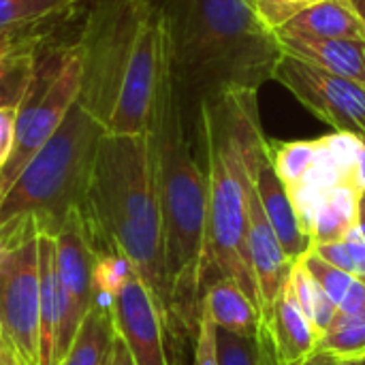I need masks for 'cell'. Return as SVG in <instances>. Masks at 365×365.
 <instances>
[{
    "instance_id": "16",
    "label": "cell",
    "mask_w": 365,
    "mask_h": 365,
    "mask_svg": "<svg viewBox=\"0 0 365 365\" xmlns=\"http://www.w3.org/2000/svg\"><path fill=\"white\" fill-rule=\"evenodd\" d=\"M201 310L210 317L216 329H225L235 336L252 338L263 327L261 310L244 289L229 278L214 280L205 287L201 295Z\"/></svg>"
},
{
    "instance_id": "18",
    "label": "cell",
    "mask_w": 365,
    "mask_h": 365,
    "mask_svg": "<svg viewBox=\"0 0 365 365\" xmlns=\"http://www.w3.org/2000/svg\"><path fill=\"white\" fill-rule=\"evenodd\" d=\"M38 250V365H51L60 323V289L56 267V240L36 235Z\"/></svg>"
},
{
    "instance_id": "32",
    "label": "cell",
    "mask_w": 365,
    "mask_h": 365,
    "mask_svg": "<svg viewBox=\"0 0 365 365\" xmlns=\"http://www.w3.org/2000/svg\"><path fill=\"white\" fill-rule=\"evenodd\" d=\"M349 2L353 4L355 13L359 15V19L364 21V26H365V0H349Z\"/></svg>"
},
{
    "instance_id": "7",
    "label": "cell",
    "mask_w": 365,
    "mask_h": 365,
    "mask_svg": "<svg viewBox=\"0 0 365 365\" xmlns=\"http://www.w3.org/2000/svg\"><path fill=\"white\" fill-rule=\"evenodd\" d=\"M79 96V56L75 36H53L41 45L30 86L17 107L15 148L0 173V199L26 163L51 139Z\"/></svg>"
},
{
    "instance_id": "33",
    "label": "cell",
    "mask_w": 365,
    "mask_h": 365,
    "mask_svg": "<svg viewBox=\"0 0 365 365\" xmlns=\"http://www.w3.org/2000/svg\"><path fill=\"white\" fill-rule=\"evenodd\" d=\"M338 365H365V357H359V359H338Z\"/></svg>"
},
{
    "instance_id": "3",
    "label": "cell",
    "mask_w": 365,
    "mask_h": 365,
    "mask_svg": "<svg viewBox=\"0 0 365 365\" xmlns=\"http://www.w3.org/2000/svg\"><path fill=\"white\" fill-rule=\"evenodd\" d=\"M79 214L92 250L124 257L152 291L165 327L171 325L163 216L148 133L103 135Z\"/></svg>"
},
{
    "instance_id": "5",
    "label": "cell",
    "mask_w": 365,
    "mask_h": 365,
    "mask_svg": "<svg viewBox=\"0 0 365 365\" xmlns=\"http://www.w3.org/2000/svg\"><path fill=\"white\" fill-rule=\"evenodd\" d=\"M148 143L163 216L173 321L178 319L197 331L201 317L207 178L195 154L192 133L173 92L167 64L148 128Z\"/></svg>"
},
{
    "instance_id": "30",
    "label": "cell",
    "mask_w": 365,
    "mask_h": 365,
    "mask_svg": "<svg viewBox=\"0 0 365 365\" xmlns=\"http://www.w3.org/2000/svg\"><path fill=\"white\" fill-rule=\"evenodd\" d=\"M302 365H338V359L329 353H323V351H317L314 355H310Z\"/></svg>"
},
{
    "instance_id": "13",
    "label": "cell",
    "mask_w": 365,
    "mask_h": 365,
    "mask_svg": "<svg viewBox=\"0 0 365 365\" xmlns=\"http://www.w3.org/2000/svg\"><path fill=\"white\" fill-rule=\"evenodd\" d=\"M284 53H291L331 75L351 79L365 88V41L317 38L287 30H274Z\"/></svg>"
},
{
    "instance_id": "8",
    "label": "cell",
    "mask_w": 365,
    "mask_h": 365,
    "mask_svg": "<svg viewBox=\"0 0 365 365\" xmlns=\"http://www.w3.org/2000/svg\"><path fill=\"white\" fill-rule=\"evenodd\" d=\"M0 338L26 365H38L36 237L0 252Z\"/></svg>"
},
{
    "instance_id": "9",
    "label": "cell",
    "mask_w": 365,
    "mask_h": 365,
    "mask_svg": "<svg viewBox=\"0 0 365 365\" xmlns=\"http://www.w3.org/2000/svg\"><path fill=\"white\" fill-rule=\"evenodd\" d=\"M272 79L282 83L308 111L329 124L334 133L353 135L365 143L364 86L317 68L284 51Z\"/></svg>"
},
{
    "instance_id": "26",
    "label": "cell",
    "mask_w": 365,
    "mask_h": 365,
    "mask_svg": "<svg viewBox=\"0 0 365 365\" xmlns=\"http://www.w3.org/2000/svg\"><path fill=\"white\" fill-rule=\"evenodd\" d=\"M259 19L269 28L278 30L287 26L293 17H297L302 11L310 9L312 4L321 0H250Z\"/></svg>"
},
{
    "instance_id": "12",
    "label": "cell",
    "mask_w": 365,
    "mask_h": 365,
    "mask_svg": "<svg viewBox=\"0 0 365 365\" xmlns=\"http://www.w3.org/2000/svg\"><path fill=\"white\" fill-rule=\"evenodd\" d=\"M248 163H250V175H252L255 190H257L259 201L269 218V225H272L284 255L289 257V261L297 263L304 255H308L312 250V242L306 235V231L302 229L295 207L291 203V197L272 165L269 139H265L263 130H259L255 135V139L250 141Z\"/></svg>"
},
{
    "instance_id": "23",
    "label": "cell",
    "mask_w": 365,
    "mask_h": 365,
    "mask_svg": "<svg viewBox=\"0 0 365 365\" xmlns=\"http://www.w3.org/2000/svg\"><path fill=\"white\" fill-rule=\"evenodd\" d=\"M287 284H289V289H291L297 306L306 314V319L312 323V327L319 334H323L331 325V321L336 319V314H338V308L334 306V302L329 299V295L310 276V272L302 265V261L293 263L291 276H289V282Z\"/></svg>"
},
{
    "instance_id": "28",
    "label": "cell",
    "mask_w": 365,
    "mask_h": 365,
    "mask_svg": "<svg viewBox=\"0 0 365 365\" xmlns=\"http://www.w3.org/2000/svg\"><path fill=\"white\" fill-rule=\"evenodd\" d=\"M17 107H0V173L4 171L15 148Z\"/></svg>"
},
{
    "instance_id": "1",
    "label": "cell",
    "mask_w": 365,
    "mask_h": 365,
    "mask_svg": "<svg viewBox=\"0 0 365 365\" xmlns=\"http://www.w3.org/2000/svg\"><path fill=\"white\" fill-rule=\"evenodd\" d=\"M165 32L167 71L192 133L203 103L259 92L282 56L250 0H152Z\"/></svg>"
},
{
    "instance_id": "17",
    "label": "cell",
    "mask_w": 365,
    "mask_h": 365,
    "mask_svg": "<svg viewBox=\"0 0 365 365\" xmlns=\"http://www.w3.org/2000/svg\"><path fill=\"white\" fill-rule=\"evenodd\" d=\"M49 38L53 36L0 32V107H19L34 73L36 53Z\"/></svg>"
},
{
    "instance_id": "6",
    "label": "cell",
    "mask_w": 365,
    "mask_h": 365,
    "mask_svg": "<svg viewBox=\"0 0 365 365\" xmlns=\"http://www.w3.org/2000/svg\"><path fill=\"white\" fill-rule=\"evenodd\" d=\"M107 130L75 101L60 128L26 163L0 199L4 248L36 235L56 237L75 210H81L94 156Z\"/></svg>"
},
{
    "instance_id": "11",
    "label": "cell",
    "mask_w": 365,
    "mask_h": 365,
    "mask_svg": "<svg viewBox=\"0 0 365 365\" xmlns=\"http://www.w3.org/2000/svg\"><path fill=\"white\" fill-rule=\"evenodd\" d=\"M111 319L135 365H171L163 314L152 291L133 267L111 293Z\"/></svg>"
},
{
    "instance_id": "14",
    "label": "cell",
    "mask_w": 365,
    "mask_h": 365,
    "mask_svg": "<svg viewBox=\"0 0 365 365\" xmlns=\"http://www.w3.org/2000/svg\"><path fill=\"white\" fill-rule=\"evenodd\" d=\"M90 0H0V32L58 36L83 15Z\"/></svg>"
},
{
    "instance_id": "29",
    "label": "cell",
    "mask_w": 365,
    "mask_h": 365,
    "mask_svg": "<svg viewBox=\"0 0 365 365\" xmlns=\"http://www.w3.org/2000/svg\"><path fill=\"white\" fill-rule=\"evenodd\" d=\"M103 365H135L130 353H128V349H126V344L122 342V338L118 334H115V338L111 342L109 355H107V359H105Z\"/></svg>"
},
{
    "instance_id": "34",
    "label": "cell",
    "mask_w": 365,
    "mask_h": 365,
    "mask_svg": "<svg viewBox=\"0 0 365 365\" xmlns=\"http://www.w3.org/2000/svg\"><path fill=\"white\" fill-rule=\"evenodd\" d=\"M359 227H361V231H364L365 235V195L364 199H361V210H359Z\"/></svg>"
},
{
    "instance_id": "10",
    "label": "cell",
    "mask_w": 365,
    "mask_h": 365,
    "mask_svg": "<svg viewBox=\"0 0 365 365\" xmlns=\"http://www.w3.org/2000/svg\"><path fill=\"white\" fill-rule=\"evenodd\" d=\"M56 240V267L60 289V323L53 342L51 365H60L68 353L73 338L94 302V263L92 250L83 231L81 214L75 210Z\"/></svg>"
},
{
    "instance_id": "35",
    "label": "cell",
    "mask_w": 365,
    "mask_h": 365,
    "mask_svg": "<svg viewBox=\"0 0 365 365\" xmlns=\"http://www.w3.org/2000/svg\"><path fill=\"white\" fill-rule=\"evenodd\" d=\"M4 250V244H2V240H0V252Z\"/></svg>"
},
{
    "instance_id": "21",
    "label": "cell",
    "mask_w": 365,
    "mask_h": 365,
    "mask_svg": "<svg viewBox=\"0 0 365 365\" xmlns=\"http://www.w3.org/2000/svg\"><path fill=\"white\" fill-rule=\"evenodd\" d=\"M299 261L310 272V276L323 287V291L329 295V299L334 302L338 312H342V314L365 312V284L361 280H357L349 272L323 261L312 250L308 255H304Z\"/></svg>"
},
{
    "instance_id": "31",
    "label": "cell",
    "mask_w": 365,
    "mask_h": 365,
    "mask_svg": "<svg viewBox=\"0 0 365 365\" xmlns=\"http://www.w3.org/2000/svg\"><path fill=\"white\" fill-rule=\"evenodd\" d=\"M0 365H26L13 349H9L6 344H2V351H0Z\"/></svg>"
},
{
    "instance_id": "22",
    "label": "cell",
    "mask_w": 365,
    "mask_h": 365,
    "mask_svg": "<svg viewBox=\"0 0 365 365\" xmlns=\"http://www.w3.org/2000/svg\"><path fill=\"white\" fill-rule=\"evenodd\" d=\"M216 355L218 365H282L265 319L261 331L252 338L216 329Z\"/></svg>"
},
{
    "instance_id": "25",
    "label": "cell",
    "mask_w": 365,
    "mask_h": 365,
    "mask_svg": "<svg viewBox=\"0 0 365 365\" xmlns=\"http://www.w3.org/2000/svg\"><path fill=\"white\" fill-rule=\"evenodd\" d=\"M312 252L334 267L349 272L365 284V235L361 227L353 229L342 242L312 246Z\"/></svg>"
},
{
    "instance_id": "20",
    "label": "cell",
    "mask_w": 365,
    "mask_h": 365,
    "mask_svg": "<svg viewBox=\"0 0 365 365\" xmlns=\"http://www.w3.org/2000/svg\"><path fill=\"white\" fill-rule=\"evenodd\" d=\"M115 338L111 302L94 295L92 308L81 321L73 344L60 365H103Z\"/></svg>"
},
{
    "instance_id": "36",
    "label": "cell",
    "mask_w": 365,
    "mask_h": 365,
    "mask_svg": "<svg viewBox=\"0 0 365 365\" xmlns=\"http://www.w3.org/2000/svg\"><path fill=\"white\" fill-rule=\"evenodd\" d=\"M0 351H2V338H0Z\"/></svg>"
},
{
    "instance_id": "24",
    "label": "cell",
    "mask_w": 365,
    "mask_h": 365,
    "mask_svg": "<svg viewBox=\"0 0 365 365\" xmlns=\"http://www.w3.org/2000/svg\"><path fill=\"white\" fill-rule=\"evenodd\" d=\"M317 351L329 353L336 359L365 357V312L359 314L338 312L331 325L321 334Z\"/></svg>"
},
{
    "instance_id": "27",
    "label": "cell",
    "mask_w": 365,
    "mask_h": 365,
    "mask_svg": "<svg viewBox=\"0 0 365 365\" xmlns=\"http://www.w3.org/2000/svg\"><path fill=\"white\" fill-rule=\"evenodd\" d=\"M195 365H218L216 355V325L201 310L197 325V344H195Z\"/></svg>"
},
{
    "instance_id": "15",
    "label": "cell",
    "mask_w": 365,
    "mask_h": 365,
    "mask_svg": "<svg viewBox=\"0 0 365 365\" xmlns=\"http://www.w3.org/2000/svg\"><path fill=\"white\" fill-rule=\"evenodd\" d=\"M263 319L269 327L282 365H302L310 355L317 353L321 334L312 327V323L297 306L289 284L280 291V295Z\"/></svg>"
},
{
    "instance_id": "4",
    "label": "cell",
    "mask_w": 365,
    "mask_h": 365,
    "mask_svg": "<svg viewBox=\"0 0 365 365\" xmlns=\"http://www.w3.org/2000/svg\"><path fill=\"white\" fill-rule=\"evenodd\" d=\"M263 130L257 92H231L201 105L192 135L197 137L207 178V220L201 269V295L220 278L237 282L263 314L257 278L248 252L246 195L250 184L248 150Z\"/></svg>"
},
{
    "instance_id": "2",
    "label": "cell",
    "mask_w": 365,
    "mask_h": 365,
    "mask_svg": "<svg viewBox=\"0 0 365 365\" xmlns=\"http://www.w3.org/2000/svg\"><path fill=\"white\" fill-rule=\"evenodd\" d=\"M77 103L109 135H145L165 73V32L152 0H90L75 34Z\"/></svg>"
},
{
    "instance_id": "19",
    "label": "cell",
    "mask_w": 365,
    "mask_h": 365,
    "mask_svg": "<svg viewBox=\"0 0 365 365\" xmlns=\"http://www.w3.org/2000/svg\"><path fill=\"white\" fill-rule=\"evenodd\" d=\"M317 38H357L365 41V26L349 0H321L302 11L287 26L278 28Z\"/></svg>"
}]
</instances>
